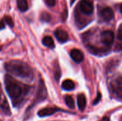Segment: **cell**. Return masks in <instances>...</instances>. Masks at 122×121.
<instances>
[{
    "label": "cell",
    "instance_id": "cell-17",
    "mask_svg": "<svg viewBox=\"0 0 122 121\" xmlns=\"http://www.w3.org/2000/svg\"><path fill=\"white\" fill-rule=\"evenodd\" d=\"M4 21L5 23H6V24H8L10 27H13V26H14V22H13L12 19H11L10 16H5L4 19Z\"/></svg>",
    "mask_w": 122,
    "mask_h": 121
},
{
    "label": "cell",
    "instance_id": "cell-5",
    "mask_svg": "<svg viewBox=\"0 0 122 121\" xmlns=\"http://www.w3.org/2000/svg\"><path fill=\"white\" fill-rule=\"evenodd\" d=\"M39 90L37 92V95L36 96V100L33 103H36L38 102H40L41 101H44L46 98V88L44 84V82L41 81L39 86Z\"/></svg>",
    "mask_w": 122,
    "mask_h": 121
},
{
    "label": "cell",
    "instance_id": "cell-14",
    "mask_svg": "<svg viewBox=\"0 0 122 121\" xmlns=\"http://www.w3.org/2000/svg\"><path fill=\"white\" fill-rule=\"evenodd\" d=\"M17 6L21 11H26L28 9V3L26 0H17Z\"/></svg>",
    "mask_w": 122,
    "mask_h": 121
},
{
    "label": "cell",
    "instance_id": "cell-8",
    "mask_svg": "<svg viewBox=\"0 0 122 121\" xmlns=\"http://www.w3.org/2000/svg\"><path fill=\"white\" fill-rule=\"evenodd\" d=\"M54 34H55L56 39L61 43H64V42L67 41V40L69 39V35H68L67 32L66 31H64V29H57L55 31Z\"/></svg>",
    "mask_w": 122,
    "mask_h": 121
},
{
    "label": "cell",
    "instance_id": "cell-11",
    "mask_svg": "<svg viewBox=\"0 0 122 121\" xmlns=\"http://www.w3.org/2000/svg\"><path fill=\"white\" fill-rule=\"evenodd\" d=\"M77 105L80 111H84L86 106V99L84 94H79L77 97Z\"/></svg>",
    "mask_w": 122,
    "mask_h": 121
},
{
    "label": "cell",
    "instance_id": "cell-10",
    "mask_svg": "<svg viewBox=\"0 0 122 121\" xmlns=\"http://www.w3.org/2000/svg\"><path fill=\"white\" fill-rule=\"evenodd\" d=\"M112 87L116 93H122V77L116 79L114 82H112Z\"/></svg>",
    "mask_w": 122,
    "mask_h": 121
},
{
    "label": "cell",
    "instance_id": "cell-21",
    "mask_svg": "<svg viewBox=\"0 0 122 121\" xmlns=\"http://www.w3.org/2000/svg\"><path fill=\"white\" fill-rule=\"evenodd\" d=\"M4 27H5V25H4V20H2L1 21H0V30L3 29Z\"/></svg>",
    "mask_w": 122,
    "mask_h": 121
},
{
    "label": "cell",
    "instance_id": "cell-24",
    "mask_svg": "<svg viewBox=\"0 0 122 121\" xmlns=\"http://www.w3.org/2000/svg\"><path fill=\"white\" fill-rule=\"evenodd\" d=\"M1 47L0 46V51H1Z\"/></svg>",
    "mask_w": 122,
    "mask_h": 121
},
{
    "label": "cell",
    "instance_id": "cell-16",
    "mask_svg": "<svg viewBox=\"0 0 122 121\" xmlns=\"http://www.w3.org/2000/svg\"><path fill=\"white\" fill-rule=\"evenodd\" d=\"M41 19L44 21H49L51 19V16L47 12H43L41 16Z\"/></svg>",
    "mask_w": 122,
    "mask_h": 121
},
{
    "label": "cell",
    "instance_id": "cell-1",
    "mask_svg": "<svg viewBox=\"0 0 122 121\" xmlns=\"http://www.w3.org/2000/svg\"><path fill=\"white\" fill-rule=\"evenodd\" d=\"M4 68L10 74L21 79L31 81L33 78L34 75L31 68L25 62L18 60L10 61L5 63Z\"/></svg>",
    "mask_w": 122,
    "mask_h": 121
},
{
    "label": "cell",
    "instance_id": "cell-9",
    "mask_svg": "<svg viewBox=\"0 0 122 121\" xmlns=\"http://www.w3.org/2000/svg\"><path fill=\"white\" fill-rule=\"evenodd\" d=\"M60 111L59 108L52 107V108H45L41 110H40L38 112V116L39 117H46V116H49L53 115L54 113H56L57 111Z\"/></svg>",
    "mask_w": 122,
    "mask_h": 121
},
{
    "label": "cell",
    "instance_id": "cell-22",
    "mask_svg": "<svg viewBox=\"0 0 122 121\" xmlns=\"http://www.w3.org/2000/svg\"><path fill=\"white\" fill-rule=\"evenodd\" d=\"M101 121H109V118H108V117H104Z\"/></svg>",
    "mask_w": 122,
    "mask_h": 121
},
{
    "label": "cell",
    "instance_id": "cell-15",
    "mask_svg": "<svg viewBox=\"0 0 122 121\" xmlns=\"http://www.w3.org/2000/svg\"><path fill=\"white\" fill-rule=\"evenodd\" d=\"M65 102L66 106L69 108H74L75 107V102L74 98L70 96H66L65 97Z\"/></svg>",
    "mask_w": 122,
    "mask_h": 121
},
{
    "label": "cell",
    "instance_id": "cell-6",
    "mask_svg": "<svg viewBox=\"0 0 122 121\" xmlns=\"http://www.w3.org/2000/svg\"><path fill=\"white\" fill-rule=\"evenodd\" d=\"M100 15L104 21H111L112 19H113V18L114 16V12L111 7L107 6L102 9V11L100 12Z\"/></svg>",
    "mask_w": 122,
    "mask_h": 121
},
{
    "label": "cell",
    "instance_id": "cell-18",
    "mask_svg": "<svg viewBox=\"0 0 122 121\" xmlns=\"http://www.w3.org/2000/svg\"><path fill=\"white\" fill-rule=\"evenodd\" d=\"M45 1L49 6H54L56 4V0H45Z\"/></svg>",
    "mask_w": 122,
    "mask_h": 121
},
{
    "label": "cell",
    "instance_id": "cell-4",
    "mask_svg": "<svg viewBox=\"0 0 122 121\" xmlns=\"http://www.w3.org/2000/svg\"><path fill=\"white\" fill-rule=\"evenodd\" d=\"M79 6L81 11L85 14H91L94 11V4L90 0H81Z\"/></svg>",
    "mask_w": 122,
    "mask_h": 121
},
{
    "label": "cell",
    "instance_id": "cell-2",
    "mask_svg": "<svg viewBox=\"0 0 122 121\" xmlns=\"http://www.w3.org/2000/svg\"><path fill=\"white\" fill-rule=\"evenodd\" d=\"M4 79L6 91L11 99L14 106H16V105H17L19 102L21 96L23 95V89L9 76H6Z\"/></svg>",
    "mask_w": 122,
    "mask_h": 121
},
{
    "label": "cell",
    "instance_id": "cell-12",
    "mask_svg": "<svg viewBox=\"0 0 122 121\" xmlns=\"http://www.w3.org/2000/svg\"><path fill=\"white\" fill-rule=\"evenodd\" d=\"M62 88L66 91H72L75 88V83L73 81L67 79L62 83Z\"/></svg>",
    "mask_w": 122,
    "mask_h": 121
},
{
    "label": "cell",
    "instance_id": "cell-7",
    "mask_svg": "<svg viewBox=\"0 0 122 121\" xmlns=\"http://www.w3.org/2000/svg\"><path fill=\"white\" fill-rule=\"evenodd\" d=\"M70 56L71 58L73 59V61L77 63L82 62L84 60V54L79 49H76V48L72 49L70 52Z\"/></svg>",
    "mask_w": 122,
    "mask_h": 121
},
{
    "label": "cell",
    "instance_id": "cell-3",
    "mask_svg": "<svg viewBox=\"0 0 122 121\" xmlns=\"http://www.w3.org/2000/svg\"><path fill=\"white\" fill-rule=\"evenodd\" d=\"M101 41L104 44H105L107 46L112 45L114 41V32L111 30L104 31L101 34Z\"/></svg>",
    "mask_w": 122,
    "mask_h": 121
},
{
    "label": "cell",
    "instance_id": "cell-23",
    "mask_svg": "<svg viewBox=\"0 0 122 121\" xmlns=\"http://www.w3.org/2000/svg\"><path fill=\"white\" fill-rule=\"evenodd\" d=\"M120 11H121V12H122V4L121 5V6H120Z\"/></svg>",
    "mask_w": 122,
    "mask_h": 121
},
{
    "label": "cell",
    "instance_id": "cell-20",
    "mask_svg": "<svg viewBox=\"0 0 122 121\" xmlns=\"http://www.w3.org/2000/svg\"><path fill=\"white\" fill-rule=\"evenodd\" d=\"M118 39L122 41V28H120L118 31V34H117Z\"/></svg>",
    "mask_w": 122,
    "mask_h": 121
},
{
    "label": "cell",
    "instance_id": "cell-13",
    "mask_svg": "<svg viewBox=\"0 0 122 121\" xmlns=\"http://www.w3.org/2000/svg\"><path fill=\"white\" fill-rule=\"evenodd\" d=\"M42 43L46 47H49L50 48H54V40L49 36H46L44 37V39H42Z\"/></svg>",
    "mask_w": 122,
    "mask_h": 121
},
{
    "label": "cell",
    "instance_id": "cell-19",
    "mask_svg": "<svg viewBox=\"0 0 122 121\" xmlns=\"http://www.w3.org/2000/svg\"><path fill=\"white\" fill-rule=\"evenodd\" d=\"M100 99H101V93H98V95H97V98L95 99V101H94V103H93V104H94V105H96V104H97V103L100 101Z\"/></svg>",
    "mask_w": 122,
    "mask_h": 121
}]
</instances>
